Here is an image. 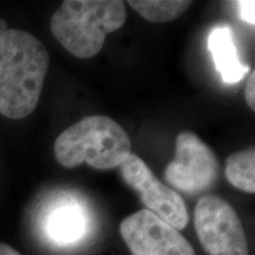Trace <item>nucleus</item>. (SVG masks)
Segmentation results:
<instances>
[{"label":"nucleus","instance_id":"1a4fd4ad","mask_svg":"<svg viewBox=\"0 0 255 255\" xmlns=\"http://www.w3.org/2000/svg\"><path fill=\"white\" fill-rule=\"evenodd\" d=\"M208 49L225 83L235 84L250 72V66L239 57L231 25L219 24L213 27L208 37Z\"/></svg>","mask_w":255,"mask_h":255},{"label":"nucleus","instance_id":"7ed1b4c3","mask_svg":"<svg viewBox=\"0 0 255 255\" xmlns=\"http://www.w3.org/2000/svg\"><path fill=\"white\" fill-rule=\"evenodd\" d=\"M131 154V141L116 121L88 116L57 137L55 155L60 165L76 168L87 163L98 170L119 168Z\"/></svg>","mask_w":255,"mask_h":255},{"label":"nucleus","instance_id":"423d86ee","mask_svg":"<svg viewBox=\"0 0 255 255\" xmlns=\"http://www.w3.org/2000/svg\"><path fill=\"white\" fill-rule=\"evenodd\" d=\"M119 169L121 177L136 191L146 210L178 232L187 227L189 216L182 196L162 183L141 157L131 152Z\"/></svg>","mask_w":255,"mask_h":255},{"label":"nucleus","instance_id":"f257e3e1","mask_svg":"<svg viewBox=\"0 0 255 255\" xmlns=\"http://www.w3.org/2000/svg\"><path fill=\"white\" fill-rule=\"evenodd\" d=\"M50 66L46 47L23 30L0 33V114L21 120L39 103Z\"/></svg>","mask_w":255,"mask_h":255},{"label":"nucleus","instance_id":"20e7f679","mask_svg":"<svg viewBox=\"0 0 255 255\" xmlns=\"http://www.w3.org/2000/svg\"><path fill=\"white\" fill-rule=\"evenodd\" d=\"M197 238L209 255H248L244 227L234 208L216 195H205L194 214Z\"/></svg>","mask_w":255,"mask_h":255},{"label":"nucleus","instance_id":"f8f14e48","mask_svg":"<svg viewBox=\"0 0 255 255\" xmlns=\"http://www.w3.org/2000/svg\"><path fill=\"white\" fill-rule=\"evenodd\" d=\"M254 8L255 1H253V0H242V1H239V13H240V18L245 23L252 25V26H254L255 23Z\"/></svg>","mask_w":255,"mask_h":255},{"label":"nucleus","instance_id":"9d476101","mask_svg":"<svg viewBox=\"0 0 255 255\" xmlns=\"http://www.w3.org/2000/svg\"><path fill=\"white\" fill-rule=\"evenodd\" d=\"M226 177L229 183L247 194L255 193V150L248 148L246 150L235 152L226 161Z\"/></svg>","mask_w":255,"mask_h":255},{"label":"nucleus","instance_id":"39448f33","mask_svg":"<svg viewBox=\"0 0 255 255\" xmlns=\"http://www.w3.org/2000/svg\"><path fill=\"white\" fill-rule=\"evenodd\" d=\"M219 175L220 163L214 151L194 132H181L175 157L164 169L165 181L175 189L196 195L214 186Z\"/></svg>","mask_w":255,"mask_h":255},{"label":"nucleus","instance_id":"9b49d317","mask_svg":"<svg viewBox=\"0 0 255 255\" xmlns=\"http://www.w3.org/2000/svg\"><path fill=\"white\" fill-rule=\"evenodd\" d=\"M193 4L184 0H129L128 5L152 23H167L180 17Z\"/></svg>","mask_w":255,"mask_h":255},{"label":"nucleus","instance_id":"0eeeda50","mask_svg":"<svg viewBox=\"0 0 255 255\" xmlns=\"http://www.w3.org/2000/svg\"><path fill=\"white\" fill-rule=\"evenodd\" d=\"M120 232L132 255H195L177 229L146 209L124 219Z\"/></svg>","mask_w":255,"mask_h":255},{"label":"nucleus","instance_id":"4468645a","mask_svg":"<svg viewBox=\"0 0 255 255\" xmlns=\"http://www.w3.org/2000/svg\"><path fill=\"white\" fill-rule=\"evenodd\" d=\"M0 255H21L14 248L5 244H0Z\"/></svg>","mask_w":255,"mask_h":255},{"label":"nucleus","instance_id":"6e6552de","mask_svg":"<svg viewBox=\"0 0 255 255\" xmlns=\"http://www.w3.org/2000/svg\"><path fill=\"white\" fill-rule=\"evenodd\" d=\"M44 238L53 246L66 248L78 245L89 231V218L78 203L62 201L50 206L41 216Z\"/></svg>","mask_w":255,"mask_h":255},{"label":"nucleus","instance_id":"2eb2a0df","mask_svg":"<svg viewBox=\"0 0 255 255\" xmlns=\"http://www.w3.org/2000/svg\"><path fill=\"white\" fill-rule=\"evenodd\" d=\"M8 30V26H7V23L4 20V19H0V33H4Z\"/></svg>","mask_w":255,"mask_h":255},{"label":"nucleus","instance_id":"ddd939ff","mask_svg":"<svg viewBox=\"0 0 255 255\" xmlns=\"http://www.w3.org/2000/svg\"><path fill=\"white\" fill-rule=\"evenodd\" d=\"M245 98L248 107L252 110H255V72L252 71L250 78H248L246 88H245Z\"/></svg>","mask_w":255,"mask_h":255},{"label":"nucleus","instance_id":"f03ea898","mask_svg":"<svg viewBox=\"0 0 255 255\" xmlns=\"http://www.w3.org/2000/svg\"><path fill=\"white\" fill-rule=\"evenodd\" d=\"M127 20L122 0H65L51 18V32L71 55L89 59L102 50L107 34Z\"/></svg>","mask_w":255,"mask_h":255}]
</instances>
